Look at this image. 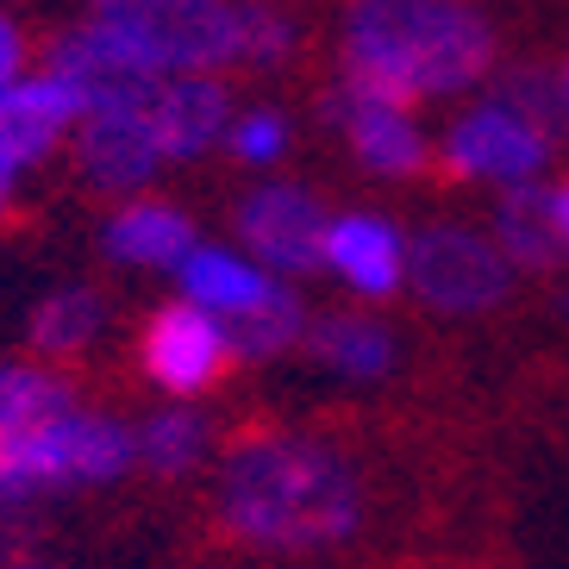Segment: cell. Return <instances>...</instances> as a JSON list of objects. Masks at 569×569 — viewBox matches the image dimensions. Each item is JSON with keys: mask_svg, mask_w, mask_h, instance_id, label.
<instances>
[{"mask_svg": "<svg viewBox=\"0 0 569 569\" xmlns=\"http://www.w3.org/2000/svg\"><path fill=\"white\" fill-rule=\"evenodd\" d=\"M495 69V26L469 0H351L345 88L376 101L463 94Z\"/></svg>", "mask_w": 569, "mask_h": 569, "instance_id": "cell-3", "label": "cell"}, {"mask_svg": "<svg viewBox=\"0 0 569 569\" xmlns=\"http://www.w3.org/2000/svg\"><path fill=\"white\" fill-rule=\"evenodd\" d=\"M332 119L345 144L357 151V163L376 169V176H413L426 163V138H419V126L407 119L401 101H376V94H357V88L338 82Z\"/></svg>", "mask_w": 569, "mask_h": 569, "instance_id": "cell-13", "label": "cell"}, {"mask_svg": "<svg viewBox=\"0 0 569 569\" xmlns=\"http://www.w3.org/2000/svg\"><path fill=\"white\" fill-rule=\"evenodd\" d=\"M551 219H557V238H563V257H569V182L551 188Z\"/></svg>", "mask_w": 569, "mask_h": 569, "instance_id": "cell-26", "label": "cell"}, {"mask_svg": "<svg viewBox=\"0 0 569 569\" xmlns=\"http://www.w3.org/2000/svg\"><path fill=\"white\" fill-rule=\"evenodd\" d=\"M407 282L432 313H488L513 288V257L495 244V232L426 226L407 238Z\"/></svg>", "mask_w": 569, "mask_h": 569, "instance_id": "cell-6", "label": "cell"}, {"mask_svg": "<svg viewBox=\"0 0 569 569\" xmlns=\"http://www.w3.org/2000/svg\"><path fill=\"white\" fill-rule=\"evenodd\" d=\"M226 332H232L238 357H282L288 345H307V307L288 282H276L269 301H257L251 313L226 319Z\"/></svg>", "mask_w": 569, "mask_h": 569, "instance_id": "cell-21", "label": "cell"}, {"mask_svg": "<svg viewBox=\"0 0 569 569\" xmlns=\"http://www.w3.org/2000/svg\"><path fill=\"white\" fill-rule=\"evenodd\" d=\"M138 463V432L107 413H63L38 419L26 432L0 438V513L38 507L69 488H107Z\"/></svg>", "mask_w": 569, "mask_h": 569, "instance_id": "cell-4", "label": "cell"}, {"mask_svg": "<svg viewBox=\"0 0 569 569\" xmlns=\"http://www.w3.org/2000/svg\"><path fill=\"white\" fill-rule=\"evenodd\" d=\"M326 226H332V213L319 207V194H307L295 182H263L238 201V244L269 276L326 269Z\"/></svg>", "mask_w": 569, "mask_h": 569, "instance_id": "cell-9", "label": "cell"}, {"mask_svg": "<svg viewBox=\"0 0 569 569\" xmlns=\"http://www.w3.org/2000/svg\"><path fill=\"white\" fill-rule=\"evenodd\" d=\"M76 119H82V94L57 76V69H26L19 82L0 88V144L32 169L76 138Z\"/></svg>", "mask_w": 569, "mask_h": 569, "instance_id": "cell-10", "label": "cell"}, {"mask_svg": "<svg viewBox=\"0 0 569 569\" xmlns=\"http://www.w3.org/2000/svg\"><path fill=\"white\" fill-rule=\"evenodd\" d=\"M26 57H32V44H26V26H19L13 13H0V88L26 76Z\"/></svg>", "mask_w": 569, "mask_h": 569, "instance_id": "cell-24", "label": "cell"}, {"mask_svg": "<svg viewBox=\"0 0 569 569\" xmlns=\"http://www.w3.org/2000/svg\"><path fill=\"white\" fill-rule=\"evenodd\" d=\"M307 345H313L319 363L338 369V376H351V382H376V376H388V363H395L388 326H376V319H363V313H326L319 326H307Z\"/></svg>", "mask_w": 569, "mask_h": 569, "instance_id": "cell-16", "label": "cell"}, {"mask_svg": "<svg viewBox=\"0 0 569 569\" xmlns=\"http://www.w3.org/2000/svg\"><path fill=\"white\" fill-rule=\"evenodd\" d=\"M107 326V301L94 288H57L44 295L32 313V351L44 363H63V357H82Z\"/></svg>", "mask_w": 569, "mask_h": 569, "instance_id": "cell-18", "label": "cell"}, {"mask_svg": "<svg viewBox=\"0 0 569 569\" xmlns=\"http://www.w3.org/2000/svg\"><path fill=\"white\" fill-rule=\"evenodd\" d=\"M232 332L226 319L207 313L194 301H169L144 319V338H138V363L163 395H207V388L232 369Z\"/></svg>", "mask_w": 569, "mask_h": 569, "instance_id": "cell-8", "label": "cell"}, {"mask_svg": "<svg viewBox=\"0 0 569 569\" xmlns=\"http://www.w3.org/2000/svg\"><path fill=\"white\" fill-rule=\"evenodd\" d=\"M151 88H157V76H119V82H101L82 101V119H76V163H82L88 188H101V194H138V188H151L169 169L163 144H157Z\"/></svg>", "mask_w": 569, "mask_h": 569, "instance_id": "cell-5", "label": "cell"}, {"mask_svg": "<svg viewBox=\"0 0 569 569\" xmlns=\"http://www.w3.org/2000/svg\"><path fill=\"white\" fill-rule=\"evenodd\" d=\"M176 282H182V301L207 307V313H219V319H238V313H251L257 301H269L282 276H269L257 257L219 251V244H194V251L176 263Z\"/></svg>", "mask_w": 569, "mask_h": 569, "instance_id": "cell-15", "label": "cell"}, {"mask_svg": "<svg viewBox=\"0 0 569 569\" xmlns=\"http://www.w3.org/2000/svg\"><path fill=\"white\" fill-rule=\"evenodd\" d=\"M76 407V382L51 363H0V438Z\"/></svg>", "mask_w": 569, "mask_h": 569, "instance_id": "cell-19", "label": "cell"}, {"mask_svg": "<svg viewBox=\"0 0 569 569\" xmlns=\"http://www.w3.org/2000/svg\"><path fill=\"white\" fill-rule=\"evenodd\" d=\"M295 51V19L276 0H244V63L269 69Z\"/></svg>", "mask_w": 569, "mask_h": 569, "instance_id": "cell-23", "label": "cell"}, {"mask_svg": "<svg viewBox=\"0 0 569 569\" xmlns=\"http://www.w3.org/2000/svg\"><path fill=\"white\" fill-rule=\"evenodd\" d=\"M151 119H157V144L169 163L207 157L213 144H226L232 132V94L219 76H157L151 88Z\"/></svg>", "mask_w": 569, "mask_h": 569, "instance_id": "cell-11", "label": "cell"}, {"mask_svg": "<svg viewBox=\"0 0 569 569\" xmlns=\"http://www.w3.org/2000/svg\"><path fill=\"white\" fill-rule=\"evenodd\" d=\"M326 269L351 295L382 301V295H395L407 282V238L382 213H338L326 226Z\"/></svg>", "mask_w": 569, "mask_h": 569, "instance_id": "cell-12", "label": "cell"}, {"mask_svg": "<svg viewBox=\"0 0 569 569\" xmlns=\"http://www.w3.org/2000/svg\"><path fill=\"white\" fill-rule=\"evenodd\" d=\"M207 445H213V432L194 407H163L138 426V463L151 476H188L207 457Z\"/></svg>", "mask_w": 569, "mask_h": 569, "instance_id": "cell-20", "label": "cell"}, {"mask_svg": "<svg viewBox=\"0 0 569 569\" xmlns=\"http://www.w3.org/2000/svg\"><path fill=\"white\" fill-rule=\"evenodd\" d=\"M545 157H551V132H545L519 101L469 107L451 132H445V163H451L457 176H469V182L519 188L545 169Z\"/></svg>", "mask_w": 569, "mask_h": 569, "instance_id": "cell-7", "label": "cell"}, {"mask_svg": "<svg viewBox=\"0 0 569 569\" xmlns=\"http://www.w3.org/2000/svg\"><path fill=\"white\" fill-rule=\"evenodd\" d=\"M19 176H26V163H19V157L7 151V144H0V213L13 207V194H19Z\"/></svg>", "mask_w": 569, "mask_h": 569, "instance_id": "cell-25", "label": "cell"}, {"mask_svg": "<svg viewBox=\"0 0 569 569\" xmlns=\"http://www.w3.org/2000/svg\"><path fill=\"white\" fill-rule=\"evenodd\" d=\"M557 94H563V107H569V63L557 69Z\"/></svg>", "mask_w": 569, "mask_h": 569, "instance_id": "cell-27", "label": "cell"}, {"mask_svg": "<svg viewBox=\"0 0 569 569\" xmlns=\"http://www.w3.org/2000/svg\"><path fill=\"white\" fill-rule=\"evenodd\" d=\"M495 244L513 257V269H551L563 257V238H557L551 219V188L532 182L507 188V201L495 207Z\"/></svg>", "mask_w": 569, "mask_h": 569, "instance_id": "cell-17", "label": "cell"}, {"mask_svg": "<svg viewBox=\"0 0 569 569\" xmlns=\"http://www.w3.org/2000/svg\"><path fill=\"white\" fill-rule=\"evenodd\" d=\"M219 526L257 551H332L363 526V476L307 432H257L226 451L213 488Z\"/></svg>", "mask_w": 569, "mask_h": 569, "instance_id": "cell-1", "label": "cell"}, {"mask_svg": "<svg viewBox=\"0 0 569 569\" xmlns=\"http://www.w3.org/2000/svg\"><path fill=\"white\" fill-rule=\"evenodd\" d=\"M226 151L238 157V163H276V157L288 151V119L276 113V107H251V113H232V132H226Z\"/></svg>", "mask_w": 569, "mask_h": 569, "instance_id": "cell-22", "label": "cell"}, {"mask_svg": "<svg viewBox=\"0 0 569 569\" xmlns=\"http://www.w3.org/2000/svg\"><path fill=\"white\" fill-rule=\"evenodd\" d=\"M244 63V0H88L51 63L76 94L119 76H219Z\"/></svg>", "mask_w": 569, "mask_h": 569, "instance_id": "cell-2", "label": "cell"}, {"mask_svg": "<svg viewBox=\"0 0 569 569\" xmlns=\"http://www.w3.org/2000/svg\"><path fill=\"white\" fill-rule=\"evenodd\" d=\"M101 251L126 269H176L194 251V219L169 201H126L101 226Z\"/></svg>", "mask_w": 569, "mask_h": 569, "instance_id": "cell-14", "label": "cell"}]
</instances>
